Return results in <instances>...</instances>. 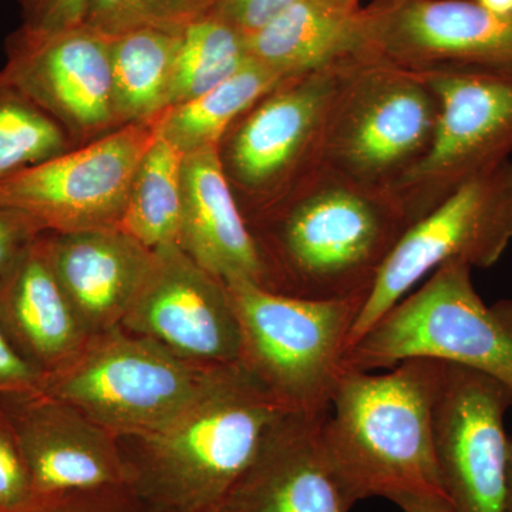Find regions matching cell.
<instances>
[{"label":"cell","instance_id":"1f68e13d","mask_svg":"<svg viewBox=\"0 0 512 512\" xmlns=\"http://www.w3.org/2000/svg\"><path fill=\"white\" fill-rule=\"evenodd\" d=\"M45 376L20 353L0 323V397L42 392Z\"/></svg>","mask_w":512,"mask_h":512},{"label":"cell","instance_id":"4dcf8cb0","mask_svg":"<svg viewBox=\"0 0 512 512\" xmlns=\"http://www.w3.org/2000/svg\"><path fill=\"white\" fill-rule=\"evenodd\" d=\"M299 0H212L211 15L224 20L245 37L278 18Z\"/></svg>","mask_w":512,"mask_h":512},{"label":"cell","instance_id":"30bf717a","mask_svg":"<svg viewBox=\"0 0 512 512\" xmlns=\"http://www.w3.org/2000/svg\"><path fill=\"white\" fill-rule=\"evenodd\" d=\"M164 113L2 178L0 207L25 212L55 234L119 228L131 181Z\"/></svg>","mask_w":512,"mask_h":512},{"label":"cell","instance_id":"2e32d148","mask_svg":"<svg viewBox=\"0 0 512 512\" xmlns=\"http://www.w3.org/2000/svg\"><path fill=\"white\" fill-rule=\"evenodd\" d=\"M353 64L285 80L252 107L229 144V170L241 187L274 190L296 170L315 167L330 107Z\"/></svg>","mask_w":512,"mask_h":512},{"label":"cell","instance_id":"8992f818","mask_svg":"<svg viewBox=\"0 0 512 512\" xmlns=\"http://www.w3.org/2000/svg\"><path fill=\"white\" fill-rule=\"evenodd\" d=\"M222 366H201L117 326L90 336L50 373L43 393L72 404L119 439L151 436L173 423L211 386Z\"/></svg>","mask_w":512,"mask_h":512},{"label":"cell","instance_id":"d6a6232c","mask_svg":"<svg viewBox=\"0 0 512 512\" xmlns=\"http://www.w3.org/2000/svg\"><path fill=\"white\" fill-rule=\"evenodd\" d=\"M22 26L33 30H60L82 25L87 0H19Z\"/></svg>","mask_w":512,"mask_h":512},{"label":"cell","instance_id":"277c9868","mask_svg":"<svg viewBox=\"0 0 512 512\" xmlns=\"http://www.w3.org/2000/svg\"><path fill=\"white\" fill-rule=\"evenodd\" d=\"M227 284L241 332L239 363L286 413H328L366 295L306 299L249 279Z\"/></svg>","mask_w":512,"mask_h":512},{"label":"cell","instance_id":"9c48e42d","mask_svg":"<svg viewBox=\"0 0 512 512\" xmlns=\"http://www.w3.org/2000/svg\"><path fill=\"white\" fill-rule=\"evenodd\" d=\"M511 242L512 163L505 161L460 185L403 232L366 295L349 348L441 265L490 268Z\"/></svg>","mask_w":512,"mask_h":512},{"label":"cell","instance_id":"d4e9b609","mask_svg":"<svg viewBox=\"0 0 512 512\" xmlns=\"http://www.w3.org/2000/svg\"><path fill=\"white\" fill-rule=\"evenodd\" d=\"M245 36L214 15L195 20L180 33L168 107L197 99L248 62Z\"/></svg>","mask_w":512,"mask_h":512},{"label":"cell","instance_id":"f546056e","mask_svg":"<svg viewBox=\"0 0 512 512\" xmlns=\"http://www.w3.org/2000/svg\"><path fill=\"white\" fill-rule=\"evenodd\" d=\"M45 229L25 212L0 207V284Z\"/></svg>","mask_w":512,"mask_h":512},{"label":"cell","instance_id":"4fadbf2b","mask_svg":"<svg viewBox=\"0 0 512 512\" xmlns=\"http://www.w3.org/2000/svg\"><path fill=\"white\" fill-rule=\"evenodd\" d=\"M370 57L419 74L512 72V13L476 0H375L362 9Z\"/></svg>","mask_w":512,"mask_h":512},{"label":"cell","instance_id":"83f0119b","mask_svg":"<svg viewBox=\"0 0 512 512\" xmlns=\"http://www.w3.org/2000/svg\"><path fill=\"white\" fill-rule=\"evenodd\" d=\"M18 512H161L144 501L130 487H106L96 490L36 497Z\"/></svg>","mask_w":512,"mask_h":512},{"label":"cell","instance_id":"7402d4cb","mask_svg":"<svg viewBox=\"0 0 512 512\" xmlns=\"http://www.w3.org/2000/svg\"><path fill=\"white\" fill-rule=\"evenodd\" d=\"M180 33L143 29L110 39L114 110L120 127L154 119L170 109Z\"/></svg>","mask_w":512,"mask_h":512},{"label":"cell","instance_id":"f1b7e54d","mask_svg":"<svg viewBox=\"0 0 512 512\" xmlns=\"http://www.w3.org/2000/svg\"><path fill=\"white\" fill-rule=\"evenodd\" d=\"M36 495L12 423L0 407V512H18Z\"/></svg>","mask_w":512,"mask_h":512},{"label":"cell","instance_id":"ac0fdd59","mask_svg":"<svg viewBox=\"0 0 512 512\" xmlns=\"http://www.w3.org/2000/svg\"><path fill=\"white\" fill-rule=\"evenodd\" d=\"M50 265L90 336L121 325L153 269L156 251L119 228L46 232Z\"/></svg>","mask_w":512,"mask_h":512},{"label":"cell","instance_id":"603a6c76","mask_svg":"<svg viewBox=\"0 0 512 512\" xmlns=\"http://www.w3.org/2000/svg\"><path fill=\"white\" fill-rule=\"evenodd\" d=\"M284 79L249 57L229 79L197 99L165 111L160 134L184 156L220 148L228 128Z\"/></svg>","mask_w":512,"mask_h":512},{"label":"cell","instance_id":"d6986e66","mask_svg":"<svg viewBox=\"0 0 512 512\" xmlns=\"http://www.w3.org/2000/svg\"><path fill=\"white\" fill-rule=\"evenodd\" d=\"M180 248L224 282L249 279L268 288L264 256L232 194L220 148L184 156Z\"/></svg>","mask_w":512,"mask_h":512},{"label":"cell","instance_id":"484cf974","mask_svg":"<svg viewBox=\"0 0 512 512\" xmlns=\"http://www.w3.org/2000/svg\"><path fill=\"white\" fill-rule=\"evenodd\" d=\"M76 147L53 117L0 76V180Z\"/></svg>","mask_w":512,"mask_h":512},{"label":"cell","instance_id":"3957f363","mask_svg":"<svg viewBox=\"0 0 512 512\" xmlns=\"http://www.w3.org/2000/svg\"><path fill=\"white\" fill-rule=\"evenodd\" d=\"M285 414L241 363L222 366L190 409L123 448L130 488L161 512L218 511Z\"/></svg>","mask_w":512,"mask_h":512},{"label":"cell","instance_id":"5b68a950","mask_svg":"<svg viewBox=\"0 0 512 512\" xmlns=\"http://www.w3.org/2000/svg\"><path fill=\"white\" fill-rule=\"evenodd\" d=\"M471 269L464 262L437 268L350 346L345 369L373 372L433 359L477 370L512 390V299L485 305Z\"/></svg>","mask_w":512,"mask_h":512},{"label":"cell","instance_id":"9a60e30c","mask_svg":"<svg viewBox=\"0 0 512 512\" xmlns=\"http://www.w3.org/2000/svg\"><path fill=\"white\" fill-rule=\"evenodd\" d=\"M36 497L130 487V468L119 437L72 404L43 392L0 397Z\"/></svg>","mask_w":512,"mask_h":512},{"label":"cell","instance_id":"6da1fadb","mask_svg":"<svg viewBox=\"0 0 512 512\" xmlns=\"http://www.w3.org/2000/svg\"><path fill=\"white\" fill-rule=\"evenodd\" d=\"M258 242L268 288L306 299L367 295L409 228L392 195L316 164Z\"/></svg>","mask_w":512,"mask_h":512},{"label":"cell","instance_id":"7a4b0ae2","mask_svg":"<svg viewBox=\"0 0 512 512\" xmlns=\"http://www.w3.org/2000/svg\"><path fill=\"white\" fill-rule=\"evenodd\" d=\"M444 366L409 359L382 375L343 370L319 437L355 504L407 491L443 494L434 407Z\"/></svg>","mask_w":512,"mask_h":512},{"label":"cell","instance_id":"ffe728a7","mask_svg":"<svg viewBox=\"0 0 512 512\" xmlns=\"http://www.w3.org/2000/svg\"><path fill=\"white\" fill-rule=\"evenodd\" d=\"M45 234L0 284V323L20 353L46 377L69 363L90 335L57 281Z\"/></svg>","mask_w":512,"mask_h":512},{"label":"cell","instance_id":"8d00e7d4","mask_svg":"<svg viewBox=\"0 0 512 512\" xmlns=\"http://www.w3.org/2000/svg\"><path fill=\"white\" fill-rule=\"evenodd\" d=\"M505 512H512V439L508 443L507 495H505Z\"/></svg>","mask_w":512,"mask_h":512},{"label":"cell","instance_id":"5bb4252c","mask_svg":"<svg viewBox=\"0 0 512 512\" xmlns=\"http://www.w3.org/2000/svg\"><path fill=\"white\" fill-rule=\"evenodd\" d=\"M120 326L197 365L239 363L241 332L227 284L180 247L156 249L146 284Z\"/></svg>","mask_w":512,"mask_h":512},{"label":"cell","instance_id":"52a82bcc","mask_svg":"<svg viewBox=\"0 0 512 512\" xmlns=\"http://www.w3.org/2000/svg\"><path fill=\"white\" fill-rule=\"evenodd\" d=\"M437 116L439 100L420 74L363 60L343 77L316 164L389 190L429 147Z\"/></svg>","mask_w":512,"mask_h":512},{"label":"cell","instance_id":"8fae6325","mask_svg":"<svg viewBox=\"0 0 512 512\" xmlns=\"http://www.w3.org/2000/svg\"><path fill=\"white\" fill-rule=\"evenodd\" d=\"M0 76L53 117L76 147L120 128L114 110L111 40L83 23L60 30L20 26L6 40Z\"/></svg>","mask_w":512,"mask_h":512},{"label":"cell","instance_id":"ba28073f","mask_svg":"<svg viewBox=\"0 0 512 512\" xmlns=\"http://www.w3.org/2000/svg\"><path fill=\"white\" fill-rule=\"evenodd\" d=\"M420 76L439 100L436 127L423 156L387 190L409 227L512 153V72L471 69Z\"/></svg>","mask_w":512,"mask_h":512},{"label":"cell","instance_id":"7c38bea8","mask_svg":"<svg viewBox=\"0 0 512 512\" xmlns=\"http://www.w3.org/2000/svg\"><path fill=\"white\" fill-rule=\"evenodd\" d=\"M512 390L468 367L444 366L434 447L441 488L454 512H505Z\"/></svg>","mask_w":512,"mask_h":512},{"label":"cell","instance_id":"44dd1931","mask_svg":"<svg viewBox=\"0 0 512 512\" xmlns=\"http://www.w3.org/2000/svg\"><path fill=\"white\" fill-rule=\"evenodd\" d=\"M248 56L289 80L370 59L363 10L339 12L299 0L245 37Z\"/></svg>","mask_w":512,"mask_h":512},{"label":"cell","instance_id":"74e56055","mask_svg":"<svg viewBox=\"0 0 512 512\" xmlns=\"http://www.w3.org/2000/svg\"><path fill=\"white\" fill-rule=\"evenodd\" d=\"M207 512H218V511H207Z\"/></svg>","mask_w":512,"mask_h":512},{"label":"cell","instance_id":"cb8c5ba5","mask_svg":"<svg viewBox=\"0 0 512 512\" xmlns=\"http://www.w3.org/2000/svg\"><path fill=\"white\" fill-rule=\"evenodd\" d=\"M184 154L158 134L128 190L119 229L147 248L180 247Z\"/></svg>","mask_w":512,"mask_h":512},{"label":"cell","instance_id":"836d02e7","mask_svg":"<svg viewBox=\"0 0 512 512\" xmlns=\"http://www.w3.org/2000/svg\"><path fill=\"white\" fill-rule=\"evenodd\" d=\"M403 512H454L443 494L431 491H407L390 498Z\"/></svg>","mask_w":512,"mask_h":512},{"label":"cell","instance_id":"e0dca14e","mask_svg":"<svg viewBox=\"0 0 512 512\" xmlns=\"http://www.w3.org/2000/svg\"><path fill=\"white\" fill-rule=\"evenodd\" d=\"M322 419L286 413L218 512L352 510L355 501L320 443Z\"/></svg>","mask_w":512,"mask_h":512},{"label":"cell","instance_id":"4316f807","mask_svg":"<svg viewBox=\"0 0 512 512\" xmlns=\"http://www.w3.org/2000/svg\"><path fill=\"white\" fill-rule=\"evenodd\" d=\"M211 8L212 0H87L83 25L109 39L143 29L180 33Z\"/></svg>","mask_w":512,"mask_h":512},{"label":"cell","instance_id":"e575fe53","mask_svg":"<svg viewBox=\"0 0 512 512\" xmlns=\"http://www.w3.org/2000/svg\"><path fill=\"white\" fill-rule=\"evenodd\" d=\"M478 5L498 15H510L512 13V0H476Z\"/></svg>","mask_w":512,"mask_h":512},{"label":"cell","instance_id":"d590c367","mask_svg":"<svg viewBox=\"0 0 512 512\" xmlns=\"http://www.w3.org/2000/svg\"><path fill=\"white\" fill-rule=\"evenodd\" d=\"M326 8L339 10V12H356L359 10V0H315Z\"/></svg>","mask_w":512,"mask_h":512}]
</instances>
